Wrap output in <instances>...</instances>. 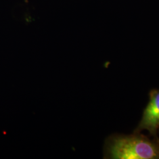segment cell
<instances>
[{
	"mask_svg": "<svg viewBox=\"0 0 159 159\" xmlns=\"http://www.w3.org/2000/svg\"><path fill=\"white\" fill-rule=\"evenodd\" d=\"M107 152L116 159H152L159 156L151 143L137 137H117L108 144Z\"/></svg>",
	"mask_w": 159,
	"mask_h": 159,
	"instance_id": "cell-1",
	"label": "cell"
},
{
	"mask_svg": "<svg viewBox=\"0 0 159 159\" xmlns=\"http://www.w3.org/2000/svg\"><path fill=\"white\" fill-rule=\"evenodd\" d=\"M159 125V91H153L145 109L140 127L151 132H154Z\"/></svg>",
	"mask_w": 159,
	"mask_h": 159,
	"instance_id": "cell-2",
	"label": "cell"
}]
</instances>
